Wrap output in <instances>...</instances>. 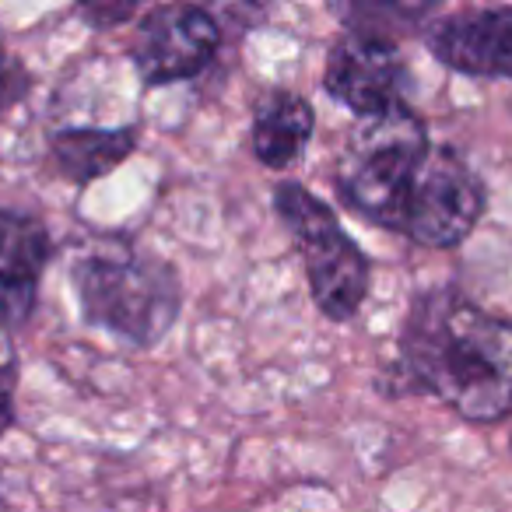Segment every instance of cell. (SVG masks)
I'll return each instance as SVG.
<instances>
[{
    "mask_svg": "<svg viewBox=\"0 0 512 512\" xmlns=\"http://www.w3.org/2000/svg\"><path fill=\"white\" fill-rule=\"evenodd\" d=\"M509 449H512V435H509Z\"/></svg>",
    "mask_w": 512,
    "mask_h": 512,
    "instance_id": "e0dca14e",
    "label": "cell"
},
{
    "mask_svg": "<svg viewBox=\"0 0 512 512\" xmlns=\"http://www.w3.org/2000/svg\"><path fill=\"white\" fill-rule=\"evenodd\" d=\"M71 285L88 327L151 351L172 334L183 313L176 264L137 246H99L71 264Z\"/></svg>",
    "mask_w": 512,
    "mask_h": 512,
    "instance_id": "7a4b0ae2",
    "label": "cell"
},
{
    "mask_svg": "<svg viewBox=\"0 0 512 512\" xmlns=\"http://www.w3.org/2000/svg\"><path fill=\"white\" fill-rule=\"evenodd\" d=\"M488 211V186L456 144H432L400 232L421 249H456L474 235Z\"/></svg>",
    "mask_w": 512,
    "mask_h": 512,
    "instance_id": "5b68a950",
    "label": "cell"
},
{
    "mask_svg": "<svg viewBox=\"0 0 512 512\" xmlns=\"http://www.w3.org/2000/svg\"><path fill=\"white\" fill-rule=\"evenodd\" d=\"M225 25L200 4H155L137 18L130 64L144 88L193 81L214 64Z\"/></svg>",
    "mask_w": 512,
    "mask_h": 512,
    "instance_id": "8992f818",
    "label": "cell"
},
{
    "mask_svg": "<svg viewBox=\"0 0 512 512\" xmlns=\"http://www.w3.org/2000/svg\"><path fill=\"white\" fill-rule=\"evenodd\" d=\"M425 116L414 106H400L376 120H358L344 134L334 158V193L351 214L369 225L400 232L407 200L432 151Z\"/></svg>",
    "mask_w": 512,
    "mask_h": 512,
    "instance_id": "3957f363",
    "label": "cell"
},
{
    "mask_svg": "<svg viewBox=\"0 0 512 512\" xmlns=\"http://www.w3.org/2000/svg\"><path fill=\"white\" fill-rule=\"evenodd\" d=\"M53 260V239L36 211L0 204V327L22 330L39 306L43 274Z\"/></svg>",
    "mask_w": 512,
    "mask_h": 512,
    "instance_id": "9c48e42d",
    "label": "cell"
},
{
    "mask_svg": "<svg viewBox=\"0 0 512 512\" xmlns=\"http://www.w3.org/2000/svg\"><path fill=\"white\" fill-rule=\"evenodd\" d=\"M0 509H4V505H0Z\"/></svg>",
    "mask_w": 512,
    "mask_h": 512,
    "instance_id": "d6986e66",
    "label": "cell"
},
{
    "mask_svg": "<svg viewBox=\"0 0 512 512\" xmlns=\"http://www.w3.org/2000/svg\"><path fill=\"white\" fill-rule=\"evenodd\" d=\"M316 134V109L292 88H271L260 95L249 127V148L264 169H292Z\"/></svg>",
    "mask_w": 512,
    "mask_h": 512,
    "instance_id": "30bf717a",
    "label": "cell"
},
{
    "mask_svg": "<svg viewBox=\"0 0 512 512\" xmlns=\"http://www.w3.org/2000/svg\"><path fill=\"white\" fill-rule=\"evenodd\" d=\"M32 92V74L15 53H4L0 57V113L15 109L25 95Z\"/></svg>",
    "mask_w": 512,
    "mask_h": 512,
    "instance_id": "5bb4252c",
    "label": "cell"
},
{
    "mask_svg": "<svg viewBox=\"0 0 512 512\" xmlns=\"http://www.w3.org/2000/svg\"><path fill=\"white\" fill-rule=\"evenodd\" d=\"M271 204L299 249L316 309L334 323H351L372 285L365 249L348 235L334 207L299 179H281L271 190Z\"/></svg>",
    "mask_w": 512,
    "mask_h": 512,
    "instance_id": "277c9868",
    "label": "cell"
},
{
    "mask_svg": "<svg viewBox=\"0 0 512 512\" xmlns=\"http://www.w3.org/2000/svg\"><path fill=\"white\" fill-rule=\"evenodd\" d=\"M141 141V127H64L50 134V162L60 179L88 186L116 172Z\"/></svg>",
    "mask_w": 512,
    "mask_h": 512,
    "instance_id": "8fae6325",
    "label": "cell"
},
{
    "mask_svg": "<svg viewBox=\"0 0 512 512\" xmlns=\"http://www.w3.org/2000/svg\"><path fill=\"white\" fill-rule=\"evenodd\" d=\"M421 43L453 74L512 81V4L442 11Z\"/></svg>",
    "mask_w": 512,
    "mask_h": 512,
    "instance_id": "ba28073f",
    "label": "cell"
},
{
    "mask_svg": "<svg viewBox=\"0 0 512 512\" xmlns=\"http://www.w3.org/2000/svg\"><path fill=\"white\" fill-rule=\"evenodd\" d=\"M0 512H8V509H0Z\"/></svg>",
    "mask_w": 512,
    "mask_h": 512,
    "instance_id": "ac0fdd59",
    "label": "cell"
},
{
    "mask_svg": "<svg viewBox=\"0 0 512 512\" xmlns=\"http://www.w3.org/2000/svg\"><path fill=\"white\" fill-rule=\"evenodd\" d=\"M15 386H18V351L11 344L8 330L0 327V435H8L18 421Z\"/></svg>",
    "mask_w": 512,
    "mask_h": 512,
    "instance_id": "4fadbf2b",
    "label": "cell"
},
{
    "mask_svg": "<svg viewBox=\"0 0 512 512\" xmlns=\"http://www.w3.org/2000/svg\"><path fill=\"white\" fill-rule=\"evenodd\" d=\"M383 397H435L467 425L512 414V316L481 306L460 285L411 299L397 358L376 379Z\"/></svg>",
    "mask_w": 512,
    "mask_h": 512,
    "instance_id": "6da1fadb",
    "label": "cell"
},
{
    "mask_svg": "<svg viewBox=\"0 0 512 512\" xmlns=\"http://www.w3.org/2000/svg\"><path fill=\"white\" fill-rule=\"evenodd\" d=\"M78 15L95 32H106L130 22V18H137V4H130V0H120V4H113V0H88V4H78Z\"/></svg>",
    "mask_w": 512,
    "mask_h": 512,
    "instance_id": "9a60e30c",
    "label": "cell"
},
{
    "mask_svg": "<svg viewBox=\"0 0 512 512\" xmlns=\"http://www.w3.org/2000/svg\"><path fill=\"white\" fill-rule=\"evenodd\" d=\"M323 92L358 120H376L411 106V67L393 39L341 32L323 64Z\"/></svg>",
    "mask_w": 512,
    "mask_h": 512,
    "instance_id": "52a82bcc",
    "label": "cell"
},
{
    "mask_svg": "<svg viewBox=\"0 0 512 512\" xmlns=\"http://www.w3.org/2000/svg\"><path fill=\"white\" fill-rule=\"evenodd\" d=\"M330 15L341 18L344 32H372L400 43L404 36H425V29L442 15L439 0H355L330 4Z\"/></svg>",
    "mask_w": 512,
    "mask_h": 512,
    "instance_id": "7c38bea8",
    "label": "cell"
},
{
    "mask_svg": "<svg viewBox=\"0 0 512 512\" xmlns=\"http://www.w3.org/2000/svg\"><path fill=\"white\" fill-rule=\"evenodd\" d=\"M4 53H8V50H4V39H0V57H4Z\"/></svg>",
    "mask_w": 512,
    "mask_h": 512,
    "instance_id": "2e32d148",
    "label": "cell"
}]
</instances>
